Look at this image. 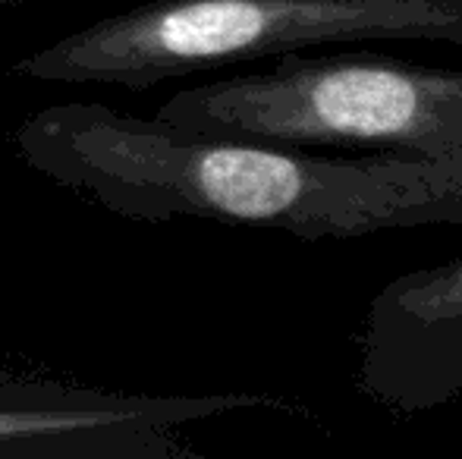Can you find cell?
<instances>
[{
	"label": "cell",
	"mask_w": 462,
	"mask_h": 459,
	"mask_svg": "<svg viewBox=\"0 0 462 459\" xmlns=\"http://www.w3.org/2000/svg\"><path fill=\"white\" fill-rule=\"evenodd\" d=\"M154 116L274 145L462 154V69L299 50L268 69L180 88Z\"/></svg>",
	"instance_id": "2"
},
{
	"label": "cell",
	"mask_w": 462,
	"mask_h": 459,
	"mask_svg": "<svg viewBox=\"0 0 462 459\" xmlns=\"http://www.w3.org/2000/svg\"><path fill=\"white\" fill-rule=\"evenodd\" d=\"M252 409L318 422L271 393H116L0 372V459H201L189 425Z\"/></svg>",
	"instance_id": "3"
},
{
	"label": "cell",
	"mask_w": 462,
	"mask_h": 459,
	"mask_svg": "<svg viewBox=\"0 0 462 459\" xmlns=\"http://www.w3.org/2000/svg\"><path fill=\"white\" fill-rule=\"evenodd\" d=\"M25 4H38V0H0V10H13V6H25Z\"/></svg>",
	"instance_id": "5"
},
{
	"label": "cell",
	"mask_w": 462,
	"mask_h": 459,
	"mask_svg": "<svg viewBox=\"0 0 462 459\" xmlns=\"http://www.w3.org/2000/svg\"><path fill=\"white\" fill-rule=\"evenodd\" d=\"M353 41L462 48V0H148L19 57L6 76L142 92L230 63Z\"/></svg>",
	"instance_id": "1"
},
{
	"label": "cell",
	"mask_w": 462,
	"mask_h": 459,
	"mask_svg": "<svg viewBox=\"0 0 462 459\" xmlns=\"http://www.w3.org/2000/svg\"><path fill=\"white\" fill-rule=\"evenodd\" d=\"M356 387L396 418L462 397V255L371 296L356 334Z\"/></svg>",
	"instance_id": "4"
}]
</instances>
